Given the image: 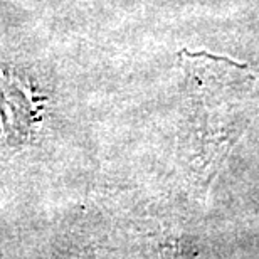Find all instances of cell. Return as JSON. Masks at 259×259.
Instances as JSON below:
<instances>
[{"label": "cell", "mask_w": 259, "mask_h": 259, "mask_svg": "<svg viewBox=\"0 0 259 259\" xmlns=\"http://www.w3.org/2000/svg\"><path fill=\"white\" fill-rule=\"evenodd\" d=\"M44 100L27 82L0 72V143L19 145L37 132Z\"/></svg>", "instance_id": "2"}, {"label": "cell", "mask_w": 259, "mask_h": 259, "mask_svg": "<svg viewBox=\"0 0 259 259\" xmlns=\"http://www.w3.org/2000/svg\"><path fill=\"white\" fill-rule=\"evenodd\" d=\"M187 77L190 126L204 167H219L251 121L256 79L247 66L207 53H180ZM202 158V160H204Z\"/></svg>", "instance_id": "1"}]
</instances>
